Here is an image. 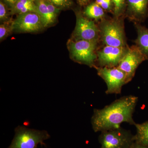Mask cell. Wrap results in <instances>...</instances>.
Here are the masks:
<instances>
[{"label": "cell", "mask_w": 148, "mask_h": 148, "mask_svg": "<svg viewBox=\"0 0 148 148\" xmlns=\"http://www.w3.org/2000/svg\"><path fill=\"white\" fill-rule=\"evenodd\" d=\"M13 20H10L5 22L1 23L0 25V40L1 42L5 39L7 37L9 36L13 32Z\"/></svg>", "instance_id": "ac0fdd59"}, {"label": "cell", "mask_w": 148, "mask_h": 148, "mask_svg": "<svg viewBox=\"0 0 148 148\" xmlns=\"http://www.w3.org/2000/svg\"><path fill=\"white\" fill-rule=\"evenodd\" d=\"M10 9L2 0L0 1V21L1 23L7 21L11 19Z\"/></svg>", "instance_id": "d6986e66"}, {"label": "cell", "mask_w": 148, "mask_h": 148, "mask_svg": "<svg viewBox=\"0 0 148 148\" xmlns=\"http://www.w3.org/2000/svg\"><path fill=\"white\" fill-rule=\"evenodd\" d=\"M35 2L44 28L54 24L61 10L47 0H35Z\"/></svg>", "instance_id": "7c38bea8"}, {"label": "cell", "mask_w": 148, "mask_h": 148, "mask_svg": "<svg viewBox=\"0 0 148 148\" xmlns=\"http://www.w3.org/2000/svg\"><path fill=\"white\" fill-rule=\"evenodd\" d=\"M83 14L87 18L97 23L107 16L106 12L95 2L88 5L84 8Z\"/></svg>", "instance_id": "5bb4252c"}, {"label": "cell", "mask_w": 148, "mask_h": 148, "mask_svg": "<svg viewBox=\"0 0 148 148\" xmlns=\"http://www.w3.org/2000/svg\"><path fill=\"white\" fill-rule=\"evenodd\" d=\"M128 148H148V147L135 142Z\"/></svg>", "instance_id": "603a6c76"}, {"label": "cell", "mask_w": 148, "mask_h": 148, "mask_svg": "<svg viewBox=\"0 0 148 148\" xmlns=\"http://www.w3.org/2000/svg\"><path fill=\"white\" fill-rule=\"evenodd\" d=\"M76 24L71 39L73 40H100V30L98 23L87 18L79 12H76Z\"/></svg>", "instance_id": "8992f818"}, {"label": "cell", "mask_w": 148, "mask_h": 148, "mask_svg": "<svg viewBox=\"0 0 148 148\" xmlns=\"http://www.w3.org/2000/svg\"><path fill=\"white\" fill-rule=\"evenodd\" d=\"M99 76L102 78L107 84V94H120L122 88L127 84L126 77L124 72L118 67L107 68L95 67Z\"/></svg>", "instance_id": "52a82bcc"}, {"label": "cell", "mask_w": 148, "mask_h": 148, "mask_svg": "<svg viewBox=\"0 0 148 148\" xmlns=\"http://www.w3.org/2000/svg\"><path fill=\"white\" fill-rule=\"evenodd\" d=\"M112 1L114 6L113 16L116 18L125 17L126 0H112Z\"/></svg>", "instance_id": "e0dca14e"}, {"label": "cell", "mask_w": 148, "mask_h": 148, "mask_svg": "<svg viewBox=\"0 0 148 148\" xmlns=\"http://www.w3.org/2000/svg\"><path fill=\"white\" fill-rule=\"evenodd\" d=\"M125 17L107 16L97 23L100 30L101 45L116 47L128 46L125 31Z\"/></svg>", "instance_id": "7a4b0ae2"}, {"label": "cell", "mask_w": 148, "mask_h": 148, "mask_svg": "<svg viewBox=\"0 0 148 148\" xmlns=\"http://www.w3.org/2000/svg\"><path fill=\"white\" fill-rule=\"evenodd\" d=\"M101 148H128L135 142V135L121 127L101 132Z\"/></svg>", "instance_id": "5b68a950"}, {"label": "cell", "mask_w": 148, "mask_h": 148, "mask_svg": "<svg viewBox=\"0 0 148 148\" xmlns=\"http://www.w3.org/2000/svg\"><path fill=\"white\" fill-rule=\"evenodd\" d=\"M95 2L106 12L113 13L114 6L112 0H95Z\"/></svg>", "instance_id": "44dd1931"}, {"label": "cell", "mask_w": 148, "mask_h": 148, "mask_svg": "<svg viewBox=\"0 0 148 148\" xmlns=\"http://www.w3.org/2000/svg\"><path fill=\"white\" fill-rule=\"evenodd\" d=\"M13 32L36 33L44 28L40 14L35 12L18 14L13 21Z\"/></svg>", "instance_id": "30bf717a"}, {"label": "cell", "mask_w": 148, "mask_h": 148, "mask_svg": "<svg viewBox=\"0 0 148 148\" xmlns=\"http://www.w3.org/2000/svg\"><path fill=\"white\" fill-rule=\"evenodd\" d=\"M100 40H73L68 42V47L72 60L80 64L95 68Z\"/></svg>", "instance_id": "3957f363"}, {"label": "cell", "mask_w": 148, "mask_h": 148, "mask_svg": "<svg viewBox=\"0 0 148 148\" xmlns=\"http://www.w3.org/2000/svg\"><path fill=\"white\" fill-rule=\"evenodd\" d=\"M146 60L147 58L135 45L128 46L126 53L117 66L125 73L127 83L132 80L138 67Z\"/></svg>", "instance_id": "ba28073f"}, {"label": "cell", "mask_w": 148, "mask_h": 148, "mask_svg": "<svg viewBox=\"0 0 148 148\" xmlns=\"http://www.w3.org/2000/svg\"><path fill=\"white\" fill-rule=\"evenodd\" d=\"M50 138L49 132L45 130L29 128L18 125L14 129V135L8 148H37L39 145Z\"/></svg>", "instance_id": "277c9868"}, {"label": "cell", "mask_w": 148, "mask_h": 148, "mask_svg": "<svg viewBox=\"0 0 148 148\" xmlns=\"http://www.w3.org/2000/svg\"><path fill=\"white\" fill-rule=\"evenodd\" d=\"M137 33L135 45L148 60V28L140 23H134Z\"/></svg>", "instance_id": "4fadbf2b"}, {"label": "cell", "mask_w": 148, "mask_h": 148, "mask_svg": "<svg viewBox=\"0 0 148 148\" xmlns=\"http://www.w3.org/2000/svg\"><path fill=\"white\" fill-rule=\"evenodd\" d=\"M134 95L123 96L101 109H94L91 123L94 132H103L121 127L125 122L135 125L133 114L138 102Z\"/></svg>", "instance_id": "6da1fadb"}, {"label": "cell", "mask_w": 148, "mask_h": 148, "mask_svg": "<svg viewBox=\"0 0 148 148\" xmlns=\"http://www.w3.org/2000/svg\"><path fill=\"white\" fill-rule=\"evenodd\" d=\"M78 3L81 6L87 5L90 0H76Z\"/></svg>", "instance_id": "cb8c5ba5"}, {"label": "cell", "mask_w": 148, "mask_h": 148, "mask_svg": "<svg viewBox=\"0 0 148 148\" xmlns=\"http://www.w3.org/2000/svg\"><path fill=\"white\" fill-rule=\"evenodd\" d=\"M2 1L8 6L10 10L13 7L17 0H2Z\"/></svg>", "instance_id": "7402d4cb"}, {"label": "cell", "mask_w": 148, "mask_h": 148, "mask_svg": "<svg viewBox=\"0 0 148 148\" xmlns=\"http://www.w3.org/2000/svg\"><path fill=\"white\" fill-rule=\"evenodd\" d=\"M10 11L11 15H18L30 12H35L38 13L35 0H17Z\"/></svg>", "instance_id": "9a60e30c"}, {"label": "cell", "mask_w": 148, "mask_h": 148, "mask_svg": "<svg viewBox=\"0 0 148 148\" xmlns=\"http://www.w3.org/2000/svg\"><path fill=\"white\" fill-rule=\"evenodd\" d=\"M128 46V45L124 47H116L101 45L97 52L95 67H117L126 53Z\"/></svg>", "instance_id": "9c48e42d"}, {"label": "cell", "mask_w": 148, "mask_h": 148, "mask_svg": "<svg viewBox=\"0 0 148 148\" xmlns=\"http://www.w3.org/2000/svg\"><path fill=\"white\" fill-rule=\"evenodd\" d=\"M136 133L135 142L148 147V121L141 123H135Z\"/></svg>", "instance_id": "2e32d148"}, {"label": "cell", "mask_w": 148, "mask_h": 148, "mask_svg": "<svg viewBox=\"0 0 148 148\" xmlns=\"http://www.w3.org/2000/svg\"><path fill=\"white\" fill-rule=\"evenodd\" d=\"M125 17L133 23L144 22L148 17V0H126Z\"/></svg>", "instance_id": "8fae6325"}, {"label": "cell", "mask_w": 148, "mask_h": 148, "mask_svg": "<svg viewBox=\"0 0 148 148\" xmlns=\"http://www.w3.org/2000/svg\"><path fill=\"white\" fill-rule=\"evenodd\" d=\"M60 9L71 8L73 5V0H47Z\"/></svg>", "instance_id": "ffe728a7"}]
</instances>
